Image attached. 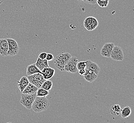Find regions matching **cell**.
Returning a JSON list of instances; mask_svg holds the SVG:
<instances>
[{
    "mask_svg": "<svg viewBox=\"0 0 134 123\" xmlns=\"http://www.w3.org/2000/svg\"><path fill=\"white\" fill-rule=\"evenodd\" d=\"M11 123V122H7V123Z\"/></svg>",
    "mask_w": 134,
    "mask_h": 123,
    "instance_id": "4dcf8cb0",
    "label": "cell"
},
{
    "mask_svg": "<svg viewBox=\"0 0 134 123\" xmlns=\"http://www.w3.org/2000/svg\"><path fill=\"white\" fill-rule=\"evenodd\" d=\"M86 66V61L77 62V70L85 69Z\"/></svg>",
    "mask_w": 134,
    "mask_h": 123,
    "instance_id": "603a6c76",
    "label": "cell"
},
{
    "mask_svg": "<svg viewBox=\"0 0 134 123\" xmlns=\"http://www.w3.org/2000/svg\"><path fill=\"white\" fill-rule=\"evenodd\" d=\"M86 62V66L85 69L90 70L91 71L95 73L96 75H98V73L100 71V68L98 66V65L95 62L91 61V60H88Z\"/></svg>",
    "mask_w": 134,
    "mask_h": 123,
    "instance_id": "9c48e42d",
    "label": "cell"
},
{
    "mask_svg": "<svg viewBox=\"0 0 134 123\" xmlns=\"http://www.w3.org/2000/svg\"><path fill=\"white\" fill-rule=\"evenodd\" d=\"M4 0H0V5L3 2Z\"/></svg>",
    "mask_w": 134,
    "mask_h": 123,
    "instance_id": "f1b7e54d",
    "label": "cell"
},
{
    "mask_svg": "<svg viewBox=\"0 0 134 123\" xmlns=\"http://www.w3.org/2000/svg\"><path fill=\"white\" fill-rule=\"evenodd\" d=\"M111 59L116 61H122L124 60L123 52L120 46H115L110 54Z\"/></svg>",
    "mask_w": 134,
    "mask_h": 123,
    "instance_id": "52a82bcc",
    "label": "cell"
},
{
    "mask_svg": "<svg viewBox=\"0 0 134 123\" xmlns=\"http://www.w3.org/2000/svg\"><path fill=\"white\" fill-rule=\"evenodd\" d=\"M100 54L102 57H108V58L110 57L111 53L110 52L108 51L107 50H106V49L103 48V47L102 48L101 50Z\"/></svg>",
    "mask_w": 134,
    "mask_h": 123,
    "instance_id": "cb8c5ba5",
    "label": "cell"
},
{
    "mask_svg": "<svg viewBox=\"0 0 134 123\" xmlns=\"http://www.w3.org/2000/svg\"><path fill=\"white\" fill-rule=\"evenodd\" d=\"M8 49L9 46L7 39H0V55L3 57L7 56Z\"/></svg>",
    "mask_w": 134,
    "mask_h": 123,
    "instance_id": "30bf717a",
    "label": "cell"
},
{
    "mask_svg": "<svg viewBox=\"0 0 134 123\" xmlns=\"http://www.w3.org/2000/svg\"><path fill=\"white\" fill-rule=\"evenodd\" d=\"M121 110L122 109L119 105H113L110 108V113L114 116H118L121 113Z\"/></svg>",
    "mask_w": 134,
    "mask_h": 123,
    "instance_id": "e0dca14e",
    "label": "cell"
},
{
    "mask_svg": "<svg viewBox=\"0 0 134 123\" xmlns=\"http://www.w3.org/2000/svg\"><path fill=\"white\" fill-rule=\"evenodd\" d=\"M49 105V101L46 97H40L37 96L32 104L31 108L35 112L41 113L48 109Z\"/></svg>",
    "mask_w": 134,
    "mask_h": 123,
    "instance_id": "6da1fadb",
    "label": "cell"
},
{
    "mask_svg": "<svg viewBox=\"0 0 134 123\" xmlns=\"http://www.w3.org/2000/svg\"><path fill=\"white\" fill-rule=\"evenodd\" d=\"M131 114V109L129 106H126L122 109L121 112V116L122 118H128Z\"/></svg>",
    "mask_w": 134,
    "mask_h": 123,
    "instance_id": "ac0fdd59",
    "label": "cell"
},
{
    "mask_svg": "<svg viewBox=\"0 0 134 123\" xmlns=\"http://www.w3.org/2000/svg\"><path fill=\"white\" fill-rule=\"evenodd\" d=\"M85 75H83L84 79L89 82H93L98 78V75L94 72L85 69Z\"/></svg>",
    "mask_w": 134,
    "mask_h": 123,
    "instance_id": "7c38bea8",
    "label": "cell"
},
{
    "mask_svg": "<svg viewBox=\"0 0 134 123\" xmlns=\"http://www.w3.org/2000/svg\"><path fill=\"white\" fill-rule=\"evenodd\" d=\"M77 62L78 59L76 57H71L70 60L65 65L64 71L71 73H76L78 71L77 68Z\"/></svg>",
    "mask_w": 134,
    "mask_h": 123,
    "instance_id": "8992f818",
    "label": "cell"
},
{
    "mask_svg": "<svg viewBox=\"0 0 134 123\" xmlns=\"http://www.w3.org/2000/svg\"><path fill=\"white\" fill-rule=\"evenodd\" d=\"M55 70L51 67L45 68L41 71V73L45 79H49L54 76Z\"/></svg>",
    "mask_w": 134,
    "mask_h": 123,
    "instance_id": "8fae6325",
    "label": "cell"
},
{
    "mask_svg": "<svg viewBox=\"0 0 134 123\" xmlns=\"http://www.w3.org/2000/svg\"><path fill=\"white\" fill-rule=\"evenodd\" d=\"M6 39L8 42L9 46L7 56H15L18 54L19 51V46L18 43L14 39L12 38H8Z\"/></svg>",
    "mask_w": 134,
    "mask_h": 123,
    "instance_id": "5b68a950",
    "label": "cell"
},
{
    "mask_svg": "<svg viewBox=\"0 0 134 123\" xmlns=\"http://www.w3.org/2000/svg\"><path fill=\"white\" fill-rule=\"evenodd\" d=\"M114 46H115L114 44L112 43H107L105 44L102 47L111 53V51Z\"/></svg>",
    "mask_w": 134,
    "mask_h": 123,
    "instance_id": "7402d4cb",
    "label": "cell"
},
{
    "mask_svg": "<svg viewBox=\"0 0 134 123\" xmlns=\"http://www.w3.org/2000/svg\"><path fill=\"white\" fill-rule=\"evenodd\" d=\"M36 67L39 69L41 71L43 69L45 68H47V67H49V64H48V61L46 59H42L38 58L37 60L36 63L35 64Z\"/></svg>",
    "mask_w": 134,
    "mask_h": 123,
    "instance_id": "5bb4252c",
    "label": "cell"
},
{
    "mask_svg": "<svg viewBox=\"0 0 134 123\" xmlns=\"http://www.w3.org/2000/svg\"><path fill=\"white\" fill-rule=\"evenodd\" d=\"M27 78L29 82L34 85L38 89L41 88L43 83L46 81L41 73H37L34 75L28 76Z\"/></svg>",
    "mask_w": 134,
    "mask_h": 123,
    "instance_id": "277c9868",
    "label": "cell"
},
{
    "mask_svg": "<svg viewBox=\"0 0 134 123\" xmlns=\"http://www.w3.org/2000/svg\"><path fill=\"white\" fill-rule=\"evenodd\" d=\"M37 97L36 92L31 94L22 93L20 102L27 109H31L32 104Z\"/></svg>",
    "mask_w": 134,
    "mask_h": 123,
    "instance_id": "3957f363",
    "label": "cell"
},
{
    "mask_svg": "<svg viewBox=\"0 0 134 123\" xmlns=\"http://www.w3.org/2000/svg\"><path fill=\"white\" fill-rule=\"evenodd\" d=\"M52 85H53V83L52 81L48 79H46V81L41 85V88L42 89H43L44 90H46L47 91H49L52 89Z\"/></svg>",
    "mask_w": 134,
    "mask_h": 123,
    "instance_id": "d6986e66",
    "label": "cell"
},
{
    "mask_svg": "<svg viewBox=\"0 0 134 123\" xmlns=\"http://www.w3.org/2000/svg\"><path fill=\"white\" fill-rule=\"evenodd\" d=\"M84 3L90 4H95L97 2V0H82Z\"/></svg>",
    "mask_w": 134,
    "mask_h": 123,
    "instance_id": "484cf974",
    "label": "cell"
},
{
    "mask_svg": "<svg viewBox=\"0 0 134 123\" xmlns=\"http://www.w3.org/2000/svg\"><path fill=\"white\" fill-rule=\"evenodd\" d=\"M38 90V88L31 83H29L28 85L24 89V90H23L22 93L26 94H31L37 92Z\"/></svg>",
    "mask_w": 134,
    "mask_h": 123,
    "instance_id": "9a60e30c",
    "label": "cell"
},
{
    "mask_svg": "<svg viewBox=\"0 0 134 123\" xmlns=\"http://www.w3.org/2000/svg\"><path fill=\"white\" fill-rule=\"evenodd\" d=\"M29 81L26 76H23L20 79L19 81L17 82V86L19 89L20 90L21 92L22 93L26 88V86L29 83Z\"/></svg>",
    "mask_w": 134,
    "mask_h": 123,
    "instance_id": "4fadbf2b",
    "label": "cell"
},
{
    "mask_svg": "<svg viewBox=\"0 0 134 123\" xmlns=\"http://www.w3.org/2000/svg\"><path fill=\"white\" fill-rule=\"evenodd\" d=\"M54 59V57L53 56V55L52 54H47L46 57V59L48 61H51L53 60Z\"/></svg>",
    "mask_w": 134,
    "mask_h": 123,
    "instance_id": "d4e9b609",
    "label": "cell"
},
{
    "mask_svg": "<svg viewBox=\"0 0 134 123\" xmlns=\"http://www.w3.org/2000/svg\"><path fill=\"white\" fill-rule=\"evenodd\" d=\"M47 54V53H45V52H42L39 54L38 57L39 58L42 59V60L45 59H46V57Z\"/></svg>",
    "mask_w": 134,
    "mask_h": 123,
    "instance_id": "4316f807",
    "label": "cell"
},
{
    "mask_svg": "<svg viewBox=\"0 0 134 123\" xmlns=\"http://www.w3.org/2000/svg\"><path fill=\"white\" fill-rule=\"evenodd\" d=\"M37 73H41V71L36 67L35 64H30L27 67V75L28 76Z\"/></svg>",
    "mask_w": 134,
    "mask_h": 123,
    "instance_id": "2e32d148",
    "label": "cell"
},
{
    "mask_svg": "<svg viewBox=\"0 0 134 123\" xmlns=\"http://www.w3.org/2000/svg\"><path fill=\"white\" fill-rule=\"evenodd\" d=\"M71 57V55L69 53H63L58 54L54 59V64L56 68L60 71H64L65 65Z\"/></svg>",
    "mask_w": 134,
    "mask_h": 123,
    "instance_id": "7a4b0ae2",
    "label": "cell"
},
{
    "mask_svg": "<svg viewBox=\"0 0 134 123\" xmlns=\"http://www.w3.org/2000/svg\"><path fill=\"white\" fill-rule=\"evenodd\" d=\"M98 25V21L97 19L93 17H88L84 21V26L88 31L93 30L97 28Z\"/></svg>",
    "mask_w": 134,
    "mask_h": 123,
    "instance_id": "ba28073f",
    "label": "cell"
},
{
    "mask_svg": "<svg viewBox=\"0 0 134 123\" xmlns=\"http://www.w3.org/2000/svg\"><path fill=\"white\" fill-rule=\"evenodd\" d=\"M97 3L100 7L105 8L108 6L109 0H97Z\"/></svg>",
    "mask_w": 134,
    "mask_h": 123,
    "instance_id": "44dd1931",
    "label": "cell"
},
{
    "mask_svg": "<svg viewBox=\"0 0 134 123\" xmlns=\"http://www.w3.org/2000/svg\"><path fill=\"white\" fill-rule=\"evenodd\" d=\"M85 72H86L85 69H81L79 70V73L80 76H83L84 75H85Z\"/></svg>",
    "mask_w": 134,
    "mask_h": 123,
    "instance_id": "83f0119b",
    "label": "cell"
},
{
    "mask_svg": "<svg viewBox=\"0 0 134 123\" xmlns=\"http://www.w3.org/2000/svg\"><path fill=\"white\" fill-rule=\"evenodd\" d=\"M77 1H79V2H81V1H82V0H77Z\"/></svg>",
    "mask_w": 134,
    "mask_h": 123,
    "instance_id": "f546056e",
    "label": "cell"
},
{
    "mask_svg": "<svg viewBox=\"0 0 134 123\" xmlns=\"http://www.w3.org/2000/svg\"><path fill=\"white\" fill-rule=\"evenodd\" d=\"M49 94V91H47L46 90H44L42 88H39L38 90H37L36 92V95L37 97H46Z\"/></svg>",
    "mask_w": 134,
    "mask_h": 123,
    "instance_id": "ffe728a7",
    "label": "cell"
}]
</instances>
